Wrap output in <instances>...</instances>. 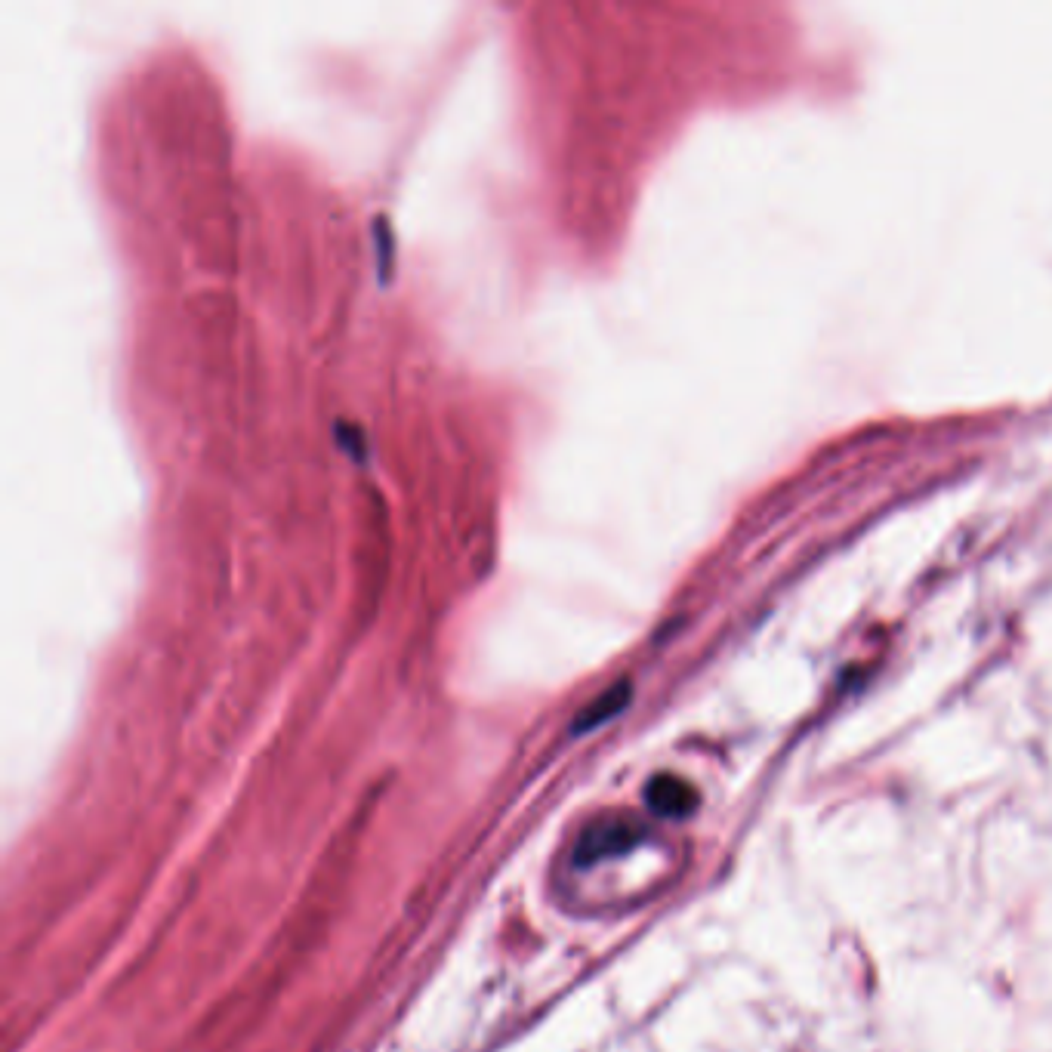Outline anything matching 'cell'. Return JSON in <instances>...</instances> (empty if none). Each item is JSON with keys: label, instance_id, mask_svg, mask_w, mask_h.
<instances>
[{"label": "cell", "instance_id": "cell-1", "mask_svg": "<svg viewBox=\"0 0 1052 1052\" xmlns=\"http://www.w3.org/2000/svg\"><path fill=\"white\" fill-rule=\"evenodd\" d=\"M698 803V793L688 787L685 781L679 778H670V775H661L648 784V806L655 809L658 815H667V818H682L695 809Z\"/></svg>", "mask_w": 1052, "mask_h": 1052}, {"label": "cell", "instance_id": "cell-2", "mask_svg": "<svg viewBox=\"0 0 1052 1052\" xmlns=\"http://www.w3.org/2000/svg\"><path fill=\"white\" fill-rule=\"evenodd\" d=\"M627 701H630V685H627V682H621V685L608 688V692H605L599 701H593V704H590L584 713H580V719H577V732H587V729H593V725L605 722L608 716L621 713Z\"/></svg>", "mask_w": 1052, "mask_h": 1052}, {"label": "cell", "instance_id": "cell-3", "mask_svg": "<svg viewBox=\"0 0 1052 1052\" xmlns=\"http://www.w3.org/2000/svg\"><path fill=\"white\" fill-rule=\"evenodd\" d=\"M636 840V833L627 830V827H611L605 833H596V837L584 846V852H590L593 858L596 855H605V852H621L624 846H630Z\"/></svg>", "mask_w": 1052, "mask_h": 1052}]
</instances>
